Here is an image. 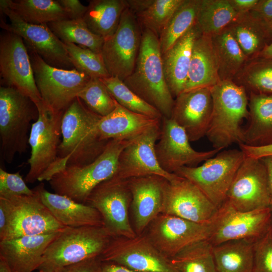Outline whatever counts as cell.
I'll return each instance as SVG.
<instances>
[{"label": "cell", "instance_id": "cell-1", "mask_svg": "<svg viewBox=\"0 0 272 272\" xmlns=\"http://www.w3.org/2000/svg\"><path fill=\"white\" fill-rule=\"evenodd\" d=\"M101 117L78 97L64 110L56 160L61 169L90 164L103 152L108 141L101 140L96 130Z\"/></svg>", "mask_w": 272, "mask_h": 272}, {"label": "cell", "instance_id": "cell-2", "mask_svg": "<svg viewBox=\"0 0 272 272\" xmlns=\"http://www.w3.org/2000/svg\"><path fill=\"white\" fill-rule=\"evenodd\" d=\"M123 82L163 117L171 118L175 99L166 81L158 37L150 30L142 31L134 70Z\"/></svg>", "mask_w": 272, "mask_h": 272}, {"label": "cell", "instance_id": "cell-3", "mask_svg": "<svg viewBox=\"0 0 272 272\" xmlns=\"http://www.w3.org/2000/svg\"><path fill=\"white\" fill-rule=\"evenodd\" d=\"M213 110L206 133L214 149L244 143L241 124L249 118L248 97L245 89L233 80H221L210 88Z\"/></svg>", "mask_w": 272, "mask_h": 272}, {"label": "cell", "instance_id": "cell-4", "mask_svg": "<svg viewBox=\"0 0 272 272\" xmlns=\"http://www.w3.org/2000/svg\"><path fill=\"white\" fill-rule=\"evenodd\" d=\"M128 141L110 140L103 152L91 163L65 167L50 179L51 187L57 194L85 203L98 185L116 174L119 156Z\"/></svg>", "mask_w": 272, "mask_h": 272}, {"label": "cell", "instance_id": "cell-5", "mask_svg": "<svg viewBox=\"0 0 272 272\" xmlns=\"http://www.w3.org/2000/svg\"><path fill=\"white\" fill-rule=\"evenodd\" d=\"M39 117L36 105L17 89L0 87L1 155L11 164L17 154L25 153L28 148L32 121Z\"/></svg>", "mask_w": 272, "mask_h": 272}, {"label": "cell", "instance_id": "cell-6", "mask_svg": "<svg viewBox=\"0 0 272 272\" xmlns=\"http://www.w3.org/2000/svg\"><path fill=\"white\" fill-rule=\"evenodd\" d=\"M112 238L103 226L65 227L48 245L38 269L55 272L61 267L100 257Z\"/></svg>", "mask_w": 272, "mask_h": 272}, {"label": "cell", "instance_id": "cell-7", "mask_svg": "<svg viewBox=\"0 0 272 272\" xmlns=\"http://www.w3.org/2000/svg\"><path fill=\"white\" fill-rule=\"evenodd\" d=\"M27 48L35 83L44 105L53 112L64 111L92 78L76 69L66 70L51 66Z\"/></svg>", "mask_w": 272, "mask_h": 272}, {"label": "cell", "instance_id": "cell-8", "mask_svg": "<svg viewBox=\"0 0 272 272\" xmlns=\"http://www.w3.org/2000/svg\"><path fill=\"white\" fill-rule=\"evenodd\" d=\"M245 157L240 149L224 150L199 166H183L174 173L192 182L219 209Z\"/></svg>", "mask_w": 272, "mask_h": 272}, {"label": "cell", "instance_id": "cell-9", "mask_svg": "<svg viewBox=\"0 0 272 272\" xmlns=\"http://www.w3.org/2000/svg\"><path fill=\"white\" fill-rule=\"evenodd\" d=\"M131 201L128 180L113 176L98 185L85 203L99 212L103 227L112 238H131L137 235L129 218Z\"/></svg>", "mask_w": 272, "mask_h": 272}, {"label": "cell", "instance_id": "cell-10", "mask_svg": "<svg viewBox=\"0 0 272 272\" xmlns=\"http://www.w3.org/2000/svg\"><path fill=\"white\" fill-rule=\"evenodd\" d=\"M142 30L127 8L114 33L104 39L101 54L111 77L124 81L132 73L138 56Z\"/></svg>", "mask_w": 272, "mask_h": 272}, {"label": "cell", "instance_id": "cell-11", "mask_svg": "<svg viewBox=\"0 0 272 272\" xmlns=\"http://www.w3.org/2000/svg\"><path fill=\"white\" fill-rule=\"evenodd\" d=\"M0 74L3 86L17 89L29 97L38 109L44 105L23 39L6 30L0 35Z\"/></svg>", "mask_w": 272, "mask_h": 272}, {"label": "cell", "instance_id": "cell-12", "mask_svg": "<svg viewBox=\"0 0 272 272\" xmlns=\"http://www.w3.org/2000/svg\"><path fill=\"white\" fill-rule=\"evenodd\" d=\"M134 272H176L165 257L143 234L133 238H112L100 257Z\"/></svg>", "mask_w": 272, "mask_h": 272}, {"label": "cell", "instance_id": "cell-13", "mask_svg": "<svg viewBox=\"0 0 272 272\" xmlns=\"http://www.w3.org/2000/svg\"><path fill=\"white\" fill-rule=\"evenodd\" d=\"M1 13L6 15L10 23L2 18L0 26L4 30L13 32L23 40L26 46L36 52L48 65L54 67L72 70L75 67L61 42L47 24L33 25L24 21L0 1Z\"/></svg>", "mask_w": 272, "mask_h": 272}, {"label": "cell", "instance_id": "cell-14", "mask_svg": "<svg viewBox=\"0 0 272 272\" xmlns=\"http://www.w3.org/2000/svg\"><path fill=\"white\" fill-rule=\"evenodd\" d=\"M38 110L39 117L32 123L29 139L30 168L25 177L28 183L38 180L55 162L61 135V120L64 111L54 112L44 104Z\"/></svg>", "mask_w": 272, "mask_h": 272}, {"label": "cell", "instance_id": "cell-15", "mask_svg": "<svg viewBox=\"0 0 272 272\" xmlns=\"http://www.w3.org/2000/svg\"><path fill=\"white\" fill-rule=\"evenodd\" d=\"M271 198L266 168L260 159L245 157L228 191L224 202L235 210L269 208Z\"/></svg>", "mask_w": 272, "mask_h": 272}, {"label": "cell", "instance_id": "cell-16", "mask_svg": "<svg viewBox=\"0 0 272 272\" xmlns=\"http://www.w3.org/2000/svg\"><path fill=\"white\" fill-rule=\"evenodd\" d=\"M212 221L199 223L161 214L148 226L147 235L154 246L170 259L186 246L208 240L212 231Z\"/></svg>", "mask_w": 272, "mask_h": 272}, {"label": "cell", "instance_id": "cell-17", "mask_svg": "<svg viewBox=\"0 0 272 272\" xmlns=\"http://www.w3.org/2000/svg\"><path fill=\"white\" fill-rule=\"evenodd\" d=\"M33 190L34 193L31 195L6 198L9 201L11 212L5 240L55 233L65 227L42 202L37 187Z\"/></svg>", "mask_w": 272, "mask_h": 272}, {"label": "cell", "instance_id": "cell-18", "mask_svg": "<svg viewBox=\"0 0 272 272\" xmlns=\"http://www.w3.org/2000/svg\"><path fill=\"white\" fill-rule=\"evenodd\" d=\"M270 215L269 208L240 211L224 202L213 219L208 240L213 246L233 240H255L268 231Z\"/></svg>", "mask_w": 272, "mask_h": 272}, {"label": "cell", "instance_id": "cell-19", "mask_svg": "<svg viewBox=\"0 0 272 272\" xmlns=\"http://www.w3.org/2000/svg\"><path fill=\"white\" fill-rule=\"evenodd\" d=\"M161 123L154 125L137 137L128 141L118 159L116 178L127 180L148 175H158L167 180L175 176L160 166L155 145L161 131Z\"/></svg>", "mask_w": 272, "mask_h": 272}, {"label": "cell", "instance_id": "cell-20", "mask_svg": "<svg viewBox=\"0 0 272 272\" xmlns=\"http://www.w3.org/2000/svg\"><path fill=\"white\" fill-rule=\"evenodd\" d=\"M159 142L155 145L158 162L165 171L174 173L183 166L204 162L221 150L199 152L191 146L185 130L171 118L163 117Z\"/></svg>", "mask_w": 272, "mask_h": 272}, {"label": "cell", "instance_id": "cell-21", "mask_svg": "<svg viewBox=\"0 0 272 272\" xmlns=\"http://www.w3.org/2000/svg\"><path fill=\"white\" fill-rule=\"evenodd\" d=\"M219 209L192 182L175 174L167 180L163 212L199 223L212 222Z\"/></svg>", "mask_w": 272, "mask_h": 272}, {"label": "cell", "instance_id": "cell-22", "mask_svg": "<svg viewBox=\"0 0 272 272\" xmlns=\"http://www.w3.org/2000/svg\"><path fill=\"white\" fill-rule=\"evenodd\" d=\"M127 180L131 194L133 229L137 235H141L163 212L167 180L154 175Z\"/></svg>", "mask_w": 272, "mask_h": 272}, {"label": "cell", "instance_id": "cell-23", "mask_svg": "<svg viewBox=\"0 0 272 272\" xmlns=\"http://www.w3.org/2000/svg\"><path fill=\"white\" fill-rule=\"evenodd\" d=\"M210 88L183 92L175 98L171 118L185 131L190 142L206 135L213 110Z\"/></svg>", "mask_w": 272, "mask_h": 272}, {"label": "cell", "instance_id": "cell-24", "mask_svg": "<svg viewBox=\"0 0 272 272\" xmlns=\"http://www.w3.org/2000/svg\"><path fill=\"white\" fill-rule=\"evenodd\" d=\"M59 232L1 241L0 258L12 272H32L38 269L46 248Z\"/></svg>", "mask_w": 272, "mask_h": 272}, {"label": "cell", "instance_id": "cell-25", "mask_svg": "<svg viewBox=\"0 0 272 272\" xmlns=\"http://www.w3.org/2000/svg\"><path fill=\"white\" fill-rule=\"evenodd\" d=\"M200 34L201 33L196 23L170 48L162 54L166 81L174 98L184 90L193 45Z\"/></svg>", "mask_w": 272, "mask_h": 272}, {"label": "cell", "instance_id": "cell-26", "mask_svg": "<svg viewBox=\"0 0 272 272\" xmlns=\"http://www.w3.org/2000/svg\"><path fill=\"white\" fill-rule=\"evenodd\" d=\"M42 202L55 219L65 227L102 226L103 223L99 212L86 203L74 201L64 195L46 190L44 184L36 186Z\"/></svg>", "mask_w": 272, "mask_h": 272}, {"label": "cell", "instance_id": "cell-27", "mask_svg": "<svg viewBox=\"0 0 272 272\" xmlns=\"http://www.w3.org/2000/svg\"><path fill=\"white\" fill-rule=\"evenodd\" d=\"M161 120L132 112L117 102L115 109L99 120L96 130L103 141H128L160 123Z\"/></svg>", "mask_w": 272, "mask_h": 272}, {"label": "cell", "instance_id": "cell-28", "mask_svg": "<svg viewBox=\"0 0 272 272\" xmlns=\"http://www.w3.org/2000/svg\"><path fill=\"white\" fill-rule=\"evenodd\" d=\"M221 81L212 36L200 34L195 40L183 92L210 88Z\"/></svg>", "mask_w": 272, "mask_h": 272}, {"label": "cell", "instance_id": "cell-29", "mask_svg": "<svg viewBox=\"0 0 272 272\" xmlns=\"http://www.w3.org/2000/svg\"><path fill=\"white\" fill-rule=\"evenodd\" d=\"M249 123L244 130V143L253 146L272 144V94L250 92Z\"/></svg>", "mask_w": 272, "mask_h": 272}, {"label": "cell", "instance_id": "cell-30", "mask_svg": "<svg viewBox=\"0 0 272 272\" xmlns=\"http://www.w3.org/2000/svg\"><path fill=\"white\" fill-rule=\"evenodd\" d=\"M249 60L272 42V34L265 22L255 19L248 13L240 14L227 27Z\"/></svg>", "mask_w": 272, "mask_h": 272}, {"label": "cell", "instance_id": "cell-31", "mask_svg": "<svg viewBox=\"0 0 272 272\" xmlns=\"http://www.w3.org/2000/svg\"><path fill=\"white\" fill-rule=\"evenodd\" d=\"M87 7L83 20L91 32L105 39L116 30L127 5L126 0H91Z\"/></svg>", "mask_w": 272, "mask_h": 272}, {"label": "cell", "instance_id": "cell-32", "mask_svg": "<svg viewBox=\"0 0 272 272\" xmlns=\"http://www.w3.org/2000/svg\"><path fill=\"white\" fill-rule=\"evenodd\" d=\"M255 240L228 241L213 246L218 272H252Z\"/></svg>", "mask_w": 272, "mask_h": 272}, {"label": "cell", "instance_id": "cell-33", "mask_svg": "<svg viewBox=\"0 0 272 272\" xmlns=\"http://www.w3.org/2000/svg\"><path fill=\"white\" fill-rule=\"evenodd\" d=\"M221 80H233L249 60L227 27L212 36Z\"/></svg>", "mask_w": 272, "mask_h": 272}, {"label": "cell", "instance_id": "cell-34", "mask_svg": "<svg viewBox=\"0 0 272 272\" xmlns=\"http://www.w3.org/2000/svg\"><path fill=\"white\" fill-rule=\"evenodd\" d=\"M25 22L33 25L47 24L69 20L67 13L55 0H2Z\"/></svg>", "mask_w": 272, "mask_h": 272}, {"label": "cell", "instance_id": "cell-35", "mask_svg": "<svg viewBox=\"0 0 272 272\" xmlns=\"http://www.w3.org/2000/svg\"><path fill=\"white\" fill-rule=\"evenodd\" d=\"M201 0H183L163 29L158 37L161 54L196 23Z\"/></svg>", "mask_w": 272, "mask_h": 272}, {"label": "cell", "instance_id": "cell-36", "mask_svg": "<svg viewBox=\"0 0 272 272\" xmlns=\"http://www.w3.org/2000/svg\"><path fill=\"white\" fill-rule=\"evenodd\" d=\"M208 240L194 242L170 259L176 272H218Z\"/></svg>", "mask_w": 272, "mask_h": 272}, {"label": "cell", "instance_id": "cell-37", "mask_svg": "<svg viewBox=\"0 0 272 272\" xmlns=\"http://www.w3.org/2000/svg\"><path fill=\"white\" fill-rule=\"evenodd\" d=\"M238 15L229 0H201L196 24L201 34L213 36Z\"/></svg>", "mask_w": 272, "mask_h": 272}, {"label": "cell", "instance_id": "cell-38", "mask_svg": "<svg viewBox=\"0 0 272 272\" xmlns=\"http://www.w3.org/2000/svg\"><path fill=\"white\" fill-rule=\"evenodd\" d=\"M63 43H73L101 53L104 39L94 34L83 19L66 20L47 24Z\"/></svg>", "mask_w": 272, "mask_h": 272}, {"label": "cell", "instance_id": "cell-39", "mask_svg": "<svg viewBox=\"0 0 272 272\" xmlns=\"http://www.w3.org/2000/svg\"><path fill=\"white\" fill-rule=\"evenodd\" d=\"M233 81L250 92L272 94V58L249 60Z\"/></svg>", "mask_w": 272, "mask_h": 272}, {"label": "cell", "instance_id": "cell-40", "mask_svg": "<svg viewBox=\"0 0 272 272\" xmlns=\"http://www.w3.org/2000/svg\"><path fill=\"white\" fill-rule=\"evenodd\" d=\"M100 79L113 98L121 106L137 113L162 119L163 116L161 113L141 98L123 81L111 76Z\"/></svg>", "mask_w": 272, "mask_h": 272}, {"label": "cell", "instance_id": "cell-41", "mask_svg": "<svg viewBox=\"0 0 272 272\" xmlns=\"http://www.w3.org/2000/svg\"><path fill=\"white\" fill-rule=\"evenodd\" d=\"M183 0H154L147 9L135 15L142 30H149L159 37Z\"/></svg>", "mask_w": 272, "mask_h": 272}, {"label": "cell", "instance_id": "cell-42", "mask_svg": "<svg viewBox=\"0 0 272 272\" xmlns=\"http://www.w3.org/2000/svg\"><path fill=\"white\" fill-rule=\"evenodd\" d=\"M75 67L92 78L103 79L110 77L101 53L73 43H64Z\"/></svg>", "mask_w": 272, "mask_h": 272}, {"label": "cell", "instance_id": "cell-43", "mask_svg": "<svg viewBox=\"0 0 272 272\" xmlns=\"http://www.w3.org/2000/svg\"><path fill=\"white\" fill-rule=\"evenodd\" d=\"M94 113L104 117L116 108L117 102L99 78H91L78 97Z\"/></svg>", "mask_w": 272, "mask_h": 272}, {"label": "cell", "instance_id": "cell-44", "mask_svg": "<svg viewBox=\"0 0 272 272\" xmlns=\"http://www.w3.org/2000/svg\"><path fill=\"white\" fill-rule=\"evenodd\" d=\"M252 272H272V236L269 229L254 241Z\"/></svg>", "mask_w": 272, "mask_h": 272}, {"label": "cell", "instance_id": "cell-45", "mask_svg": "<svg viewBox=\"0 0 272 272\" xmlns=\"http://www.w3.org/2000/svg\"><path fill=\"white\" fill-rule=\"evenodd\" d=\"M34 193L26 185L19 172L10 173L0 168V197L31 195Z\"/></svg>", "mask_w": 272, "mask_h": 272}, {"label": "cell", "instance_id": "cell-46", "mask_svg": "<svg viewBox=\"0 0 272 272\" xmlns=\"http://www.w3.org/2000/svg\"><path fill=\"white\" fill-rule=\"evenodd\" d=\"M102 265L100 257H97L61 267L55 272H101Z\"/></svg>", "mask_w": 272, "mask_h": 272}, {"label": "cell", "instance_id": "cell-47", "mask_svg": "<svg viewBox=\"0 0 272 272\" xmlns=\"http://www.w3.org/2000/svg\"><path fill=\"white\" fill-rule=\"evenodd\" d=\"M248 14L253 18L268 22L272 20V0H258L255 7Z\"/></svg>", "mask_w": 272, "mask_h": 272}, {"label": "cell", "instance_id": "cell-48", "mask_svg": "<svg viewBox=\"0 0 272 272\" xmlns=\"http://www.w3.org/2000/svg\"><path fill=\"white\" fill-rule=\"evenodd\" d=\"M67 13L69 20L83 19L88 7L83 5L79 0H57Z\"/></svg>", "mask_w": 272, "mask_h": 272}, {"label": "cell", "instance_id": "cell-49", "mask_svg": "<svg viewBox=\"0 0 272 272\" xmlns=\"http://www.w3.org/2000/svg\"><path fill=\"white\" fill-rule=\"evenodd\" d=\"M11 207L8 199L0 197V241L6 239L11 223Z\"/></svg>", "mask_w": 272, "mask_h": 272}, {"label": "cell", "instance_id": "cell-50", "mask_svg": "<svg viewBox=\"0 0 272 272\" xmlns=\"http://www.w3.org/2000/svg\"><path fill=\"white\" fill-rule=\"evenodd\" d=\"M240 149L246 157L257 159L272 155V144L263 146H253L244 143L239 144Z\"/></svg>", "mask_w": 272, "mask_h": 272}, {"label": "cell", "instance_id": "cell-51", "mask_svg": "<svg viewBox=\"0 0 272 272\" xmlns=\"http://www.w3.org/2000/svg\"><path fill=\"white\" fill-rule=\"evenodd\" d=\"M258 0H229L232 7L238 14L247 13L256 5Z\"/></svg>", "mask_w": 272, "mask_h": 272}, {"label": "cell", "instance_id": "cell-52", "mask_svg": "<svg viewBox=\"0 0 272 272\" xmlns=\"http://www.w3.org/2000/svg\"><path fill=\"white\" fill-rule=\"evenodd\" d=\"M154 2V0H126L127 8L134 15L142 12Z\"/></svg>", "mask_w": 272, "mask_h": 272}, {"label": "cell", "instance_id": "cell-53", "mask_svg": "<svg viewBox=\"0 0 272 272\" xmlns=\"http://www.w3.org/2000/svg\"><path fill=\"white\" fill-rule=\"evenodd\" d=\"M102 270L104 272H134L124 267L110 262H103Z\"/></svg>", "mask_w": 272, "mask_h": 272}, {"label": "cell", "instance_id": "cell-54", "mask_svg": "<svg viewBox=\"0 0 272 272\" xmlns=\"http://www.w3.org/2000/svg\"><path fill=\"white\" fill-rule=\"evenodd\" d=\"M264 165L267 171L269 190L272 201V155L260 159Z\"/></svg>", "mask_w": 272, "mask_h": 272}, {"label": "cell", "instance_id": "cell-55", "mask_svg": "<svg viewBox=\"0 0 272 272\" xmlns=\"http://www.w3.org/2000/svg\"><path fill=\"white\" fill-rule=\"evenodd\" d=\"M257 57L272 58V42L263 49Z\"/></svg>", "mask_w": 272, "mask_h": 272}, {"label": "cell", "instance_id": "cell-56", "mask_svg": "<svg viewBox=\"0 0 272 272\" xmlns=\"http://www.w3.org/2000/svg\"><path fill=\"white\" fill-rule=\"evenodd\" d=\"M0 272H12L6 261L0 258Z\"/></svg>", "mask_w": 272, "mask_h": 272}, {"label": "cell", "instance_id": "cell-57", "mask_svg": "<svg viewBox=\"0 0 272 272\" xmlns=\"http://www.w3.org/2000/svg\"><path fill=\"white\" fill-rule=\"evenodd\" d=\"M265 23H266L267 28L268 29L269 31L272 34V20L268 22H265Z\"/></svg>", "mask_w": 272, "mask_h": 272}, {"label": "cell", "instance_id": "cell-58", "mask_svg": "<svg viewBox=\"0 0 272 272\" xmlns=\"http://www.w3.org/2000/svg\"><path fill=\"white\" fill-rule=\"evenodd\" d=\"M269 230L270 231L271 235L272 236V211H271V215H270V218Z\"/></svg>", "mask_w": 272, "mask_h": 272}, {"label": "cell", "instance_id": "cell-59", "mask_svg": "<svg viewBox=\"0 0 272 272\" xmlns=\"http://www.w3.org/2000/svg\"><path fill=\"white\" fill-rule=\"evenodd\" d=\"M269 209L272 211V201H271L270 205L269 206Z\"/></svg>", "mask_w": 272, "mask_h": 272}, {"label": "cell", "instance_id": "cell-60", "mask_svg": "<svg viewBox=\"0 0 272 272\" xmlns=\"http://www.w3.org/2000/svg\"><path fill=\"white\" fill-rule=\"evenodd\" d=\"M38 272H48V271H44V270H39Z\"/></svg>", "mask_w": 272, "mask_h": 272}, {"label": "cell", "instance_id": "cell-61", "mask_svg": "<svg viewBox=\"0 0 272 272\" xmlns=\"http://www.w3.org/2000/svg\"><path fill=\"white\" fill-rule=\"evenodd\" d=\"M101 272H104V271H103V270H102V271H101Z\"/></svg>", "mask_w": 272, "mask_h": 272}]
</instances>
